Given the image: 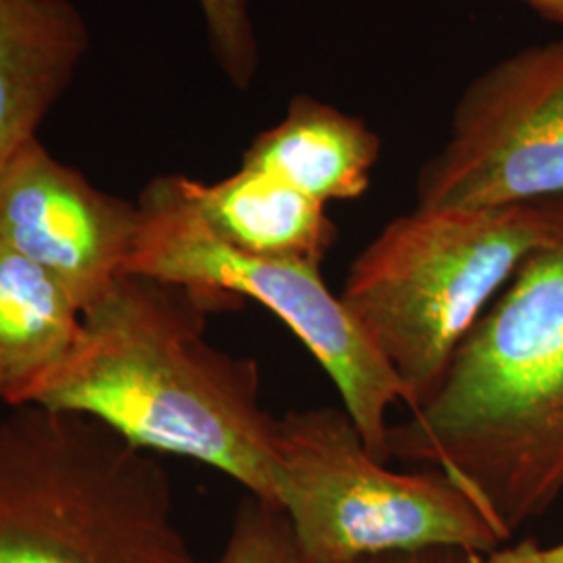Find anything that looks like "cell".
<instances>
[{
    "instance_id": "cell-13",
    "label": "cell",
    "mask_w": 563,
    "mask_h": 563,
    "mask_svg": "<svg viewBox=\"0 0 563 563\" xmlns=\"http://www.w3.org/2000/svg\"><path fill=\"white\" fill-rule=\"evenodd\" d=\"M213 563H311L292 532L284 509L260 497L242 499L220 558Z\"/></svg>"
},
{
    "instance_id": "cell-8",
    "label": "cell",
    "mask_w": 563,
    "mask_h": 563,
    "mask_svg": "<svg viewBox=\"0 0 563 563\" xmlns=\"http://www.w3.org/2000/svg\"><path fill=\"white\" fill-rule=\"evenodd\" d=\"M139 202L97 188L38 139L0 172V241L57 276L86 311L125 274Z\"/></svg>"
},
{
    "instance_id": "cell-7",
    "label": "cell",
    "mask_w": 563,
    "mask_h": 563,
    "mask_svg": "<svg viewBox=\"0 0 563 563\" xmlns=\"http://www.w3.org/2000/svg\"><path fill=\"white\" fill-rule=\"evenodd\" d=\"M563 195V41L528 46L463 90L423 163L418 209H495Z\"/></svg>"
},
{
    "instance_id": "cell-14",
    "label": "cell",
    "mask_w": 563,
    "mask_h": 563,
    "mask_svg": "<svg viewBox=\"0 0 563 563\" xmlns=\"http://www.w3.org/2000/svg\"><path fill=\"white\" fill-rule=\"evenodd\" d=\"M209 48L232 86L246 90L260 67V44L249 0H197Z\"/></svg>"
},
{
    "instance_id": "cell-11",
    "label": "cell",
    "mask_w": 563,
    "mask_h": 563,
    "mask_svg": "<svg viewBox=\"0 0 563 563\" xmlns=\"http://www.w3.org/2000/svg\"><path fill=\"white\" fill-rule=\"evenodd\" d=\"M378 159L380 139L362 120L301 95L280 123L251 142L241 165L328 205L360 199Z\"/></svg>"
},
{
    "instance_id": "cell-3",
    "label": "cell",
    "mask_w": 563,
    "mask_h": 563,
    "mask_svg": "<svg viewBox=\"0 0 563 563\" xmlns=\"http://www.w3.org/2000/svg\"><path fill=\"white\" fill-rule=\"evenodd\" d=\"M0 563H202L162 460L86 413L0 418Z\"/></svg>"
},
{
    "instance_id": "cell-6",
    "label": "cell",
    "mask_w": 563,
    "mask_h": 563,
    "mask_svg": "<svg viewBox=\"0 0 563 563\" xmlns=\"http://www.w3.org/2000/svg\"><path fill=\"white\" fill-rule=\"evenodd\" d=\"M136 202L141 225L125 274L230 292L269 309L330 376L369 455L388 463V413L395 405L407 407V393L328 288L322 267L253 255L223 241L178 174L153 178Z\"/></svg>"
},
{
    "instance_id": "cell-5",
    "label": "cell",
    "mask_w": 563,
    "mask_h": 563,
    "mask_svg": "<svg viewBox=\"0 0 563 563\" xmlns=\"http://www.w3.org/2000/svg\"><path fill=\"white\" fill-rule=\"evenodd\" d=\"M276 455L278 504L311 563L434 547L488 555L505 541L443 470L393 472L374 460L344 407L278 418Z\"/></svg>"
},
{
    "instance_id": "cell-9",
    "label": "cell",
    "mask_w": 563,
    "mask_h": 563,
    "mask_svg": "<svg viewBox=\"0 0 563 563\" xmlns=\"http://www.w3.org/2000/svg\"><path fill=\"white\" fill-rule=\"evenodd\" d=\"M88 48V23L71 0H0V172L38 139Z\"/></svg>"
},
{
    "instance_id": "cell-2",
    "label": "cell",
    "mask_w": 563,
    "mask_h": 563,
    "mask_svg": "<svg viewBox=\"0 0 563 563\" xmlns=\"http://www.w3.org/2000/svg\"><path fill=\"white\" fill-rule=\"evenodd\" d=\"M388 462L449 474L505 541L563 493V216L470 330Z\"/></svg>"
},
{
    "instance_id": "cell-16",
    "label": "cell",
    "mask_w": 563,
    "mask_h": 563,
    "mask_svg": "<svg viewBox=\"0 0 563 563\" xmlns=\"http://www.w3.org/2000/svg\"><path fill=\"white\" fill-rule=\"evenodd\" d=\"M467 551L462 549H418V551H393L353 563H467Z\"/></svg>"
},
{
    "instance_id": "cell-10",
    "label": "cell",
    "mask_w": 563,
    "mask_h": 563,
    "mask_svg": "<svg viewBox=\"0 0 563 563\" xmlns=\"http://www.w3.org/2000/svg\"><path fill=\"white\" fill-rule=\"evenodd\" d=\"M81 336L84 309L74 292L0 241V401L38 405Z\"/></svg>"
},
{
    "instance_id": "cell-17",
    "label": "cell",
    "mask_w": 563,
    "mask_h": 563,
    "mask_svg": "<svg viewBox=\"0 0 563 563\" xmlns=\"http://www.w3.org/2000/svg\"><path fill=\"white\" fill-rule=\"evenodd\" d=\"M528 7H532L544 20L558 21L563 23V0H520Z\"/></svg>"
},
{
    "instance_id": "cell-15",
    "label": "cell",
    "mask_w": 563,
    "mask_h": 563,
    "mask_svg": "<svg viewBox=\"0 0 563 563\" xmlns=\"http://www.w3.org/2000/svg\"><path fill=\"white\" fill-rule=\"evenodd\" d=\"M467 563H563V541L551 547L526 541L516 547L497 549L488 555L470 553Z\"/></svg>"
},
{
    "instance_id": "cell-4",
    "label": "cell",
    "mask_w": 563,
    "mask_h": 563,
    "mask_svg": "<svg viewBox=\"0 0 563 563\" xmlns=\"http://www.w3.org/2000/svg\"><path fill=\"white\" fill-rule=\"evenodd\" d=\"M563 195L495 209H413L351 263L339 295L407 393L443 383L470 330L562 222Z\"/></svg>"
},
{
    "instance_id": "cell-1",
    "label": "cell",
    "mask_w": 563,
    "mask_h": 563,
    "mask_svg": "<svg viewBox=\"0 0 563 563\" xmlns=\"http://www.w3.org/2000/svg\"><path fill=\"white\" fill-rule=\"evenodd\" d=\"M242 299L142 274H121L84 311L71 362L42 407L86 413L128 443L207 463L278 505V418L262 405V374L207 341V320Z\"/></svg>"
},
{
    "instance_id": "cell-12",
    "label": "cell",
    "mask_w": 563,
    "mask_h": 563,
    "mask_svg": "<svg viewBox=\"0 0 563 563\" xmlns=\"http://www.w3.org/2000/svg\"><path fill=\"white\" fill-rule=\"evenodd\" d=\"M181 184L202 220L246 253L322 267L339 239L325 205L257 169L241 165L218 181L181 176Z\"/></svg>"
}]
</instances>
